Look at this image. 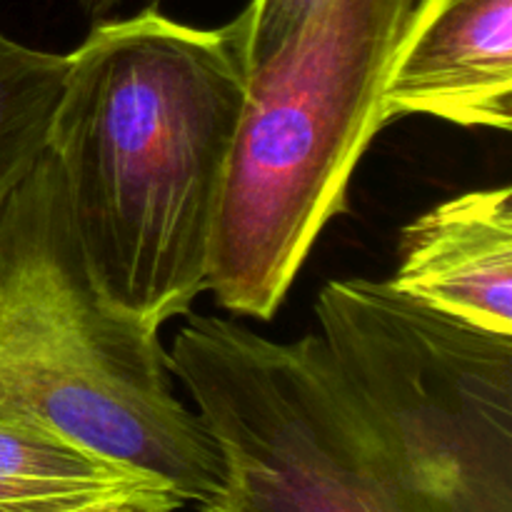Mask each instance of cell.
Listing matches in <instances>:
<instances>
[{
  "label": "cell",
  "mask_w": 512,
  "mask_h": 512,
  "mask_svg": "<svg viewBox=\"0 0 512 512\" xmlns=\"http://www.w3.org/2000/svg\"><path fill=\"white\" fill-rule=\"evenodd\" d=\"M245 88L228 25L158 8L103 20L68 53L48 153L100 293L145 328L160 333L208 293Z\"/></svg>",
  "instance_id": "1"
},
{
  "label": "cell",
  "mask_w": 512,
  "mask_h": 512,
  "mask_svg": "<svg viewBox=\"0 0 512 512\" xmlns=\"http://www.w3.org/2000/svg\"><path fill=\"white\" fill-rule=\"evenodd\" d=\"M0 418L163 480L183 503L223 490L218 445L173 393L160 333L93 280L48 148L0 205Z\"/></svg>",
  "instance_id": "2"
},
{
  "label": "cell",
  "mask_w": 512,
  "mask_h": 512,
  "mask_svg": "<svg viewBox=\"0 0 512 512\" xmlns=\"http://www.w3.org/2000/svg\"><path fill=\"white\" fill-rule=\"evenodd\" d=\"M413 0H323L248 70L210 250L220 308L270 323L383 123Z\"/></svg>",
  "instance_id": "3"
},
{
  "label": "cell",
  "mask_w": 512,
  "mask_h": 512,
  "mask_svg": "<svg viewBox=\"0 0 512 512\" xmlns=\"http://www.w3.org/2000/svg\"><path fill=\"white\" fill-rule=\"evenodd\" d=\"M168 370L223 458V490L200 512H443L370 428L320 335L278 343L188 315Z\"/></svg>",
  "instance_id": "4"
},
{
  "label": "cell",
  "mask_w": 512,
  "mask_h": 512,
  "mask_svg": "<svg viewBox=\"0 0 512 512\" xmlns=\"http://www.w3.org/2000/svg\"><path fill=\"white\" fill-rule=\"evenodd\" d=\"M320 338L350 398L443 512H512V335L390 280L325 285Z\"/></svg>",
  "instance_id": "5"
},
{
  "label": "cell",
  "mask_w": 512,
  "mask_h": 512,
  "mask_svg": "<svg viewBox=\"0 0 512 512\" xmlns=\"http://www.w3.org/2000/svg\"><path fill=\"white\" fill-rule=\"evenodd\" d=\"M428 115L512 128V0H413L383 95V123Z\"/></svg>",
  "instance_id": "6"
},
{
  "label": "cell",
  "mask_w": 512,
  "mask_h": 512,
  "mask_svg": "<svg viewBox=\"0 0 512 512\" xmlns=\"http://www.w3.org/2000/svg\"><path fill=\"white\" fill-rule=\"evenodd\" d=\"M390 285L465 323L512 335V188L470 190L405 225Z\"/></svg>",
  "instance_id": "7"
},
{
  "label": "cell",
  "mask_w": 512,
  "mask_h": 512,
  "mask_svg": "<svg viewBox=\"0 0 512 512\" xmlns=\"http://www.w3.org/2000/svg\"><path fill=\"white\" fill-rule=\"evenodd\" d=\"M68 55L35 50L0 33V205L48 148Z\"/></svg>",
  "instance_id": "8"
},
{
  "label": "cell",
  "mask_w": 512,
  "mask_h": 512,
  "mask_svg": "<svg viewBox=\"0 0 512 512\" xmlns=\"http://www.w3.org/2000/svg\"><path fill=\"white\" fill-rule=\"evenodd\" d=\"M143 475L120 468L40 425L0 418V480L50 485H108Z\"/></svg>",
  "instance_id": "9"
},
{
  "label": "cell",
  "mask_w": 512,
  "mask_h": 512,
  "mask_svg": "<svg viewBox=\"0 0 512 512\" xmlns=\"http://www.w3.org/2000/svg\"><path fill=\"white\" fill-rule=\"evenodd\" d=\"M183 498L150 475L108 485L0 480V512H178Z\"/></svg>",
  "instance_id": "10"
},
{
  "label": "cell",
  "mask_w": 512,
  "mask_h": 512,
  "mask_svg": "<svg viewBox=\"0 0 512 512\" xmlns=\"http://www.w3.org/2000/svg\"><path fill=\"white\" fill-rule=\"evenodd\" d=\"M320 3L323 0H250L243 13L228 23L248 70L278 50Z\"/></svg>",
  "instance_id": "11"
},
{
  "label": "cell",
  "mask_w": 512,
  "mask_h": 512,
  "mask_svg": "<svg viewBox=\"0 0 512 512\" xmlns=\"http://www.w3.org/2000/svg\"><path fill=\"white\" fill-rule=\"evenodd\" d=\"M120 3H125V0H80V5H83V10L90 18H103L105 13L118 8Z\"/></svg>",
  "instance_id": "12"
}]
</instances>
